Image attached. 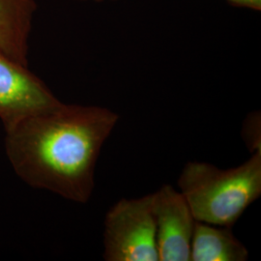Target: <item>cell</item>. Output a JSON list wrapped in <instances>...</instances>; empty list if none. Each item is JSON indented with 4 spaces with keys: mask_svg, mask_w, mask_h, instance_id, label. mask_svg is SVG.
Here are the masks:
<instances>
[{
    "mask_svg": "<svg viewBox=\"0 0 261 261\" xmlns=\"http://www.w3.org/2000/svg\"><path fill=\"white\" fill-rule=\"evenodd\" d=\"M118 121L107 108L59 102L5 130L6 155L28 186L84 204L93 194L100 153Z\"/></svg>",
    "mask_w": 261,
    "mask_h": 261,
    "instance_id": "obj_1",
    "label": "cell"
},
{
    "mask_svg": "<svg viewBox=\"0 0 261 261\" xmlns=\"http://www.w3.org/2000/svg\"><path fill=\"white\" fill-rule=\"evenodd\" d=\"M198 222L232 227L261 196V152L235 168L222 169L204 162H188L178 179Z\"/></svg>",
    "mask_w": 261,
    "mask_h": 261,
    "instance_id": "obj_2",
    "label": "cell"
},
{
    "mask_svg": "<svg viewBox=\"0 0 261 261\" xmlns=\"http://www.w3.org/2000/svg\"><path fill=\"white\" fill-rule=\"evenodd\" d=\"M103 259L159 261L153 194L122 198L103 221Z\"/></svg>",
    "mask_w": 261,
    "mask_h": 261,
    "instance_id": "obj_3",
    "label": "cell"
},
{
    "mask_svg": "<svg viewBox=\"0 0 261 261\" xmlns=\"http://www.w3.org/2000/svg\"><path fill=\"white\" fill-rule=\"evenodd\" d=\"M60 102L37 75L0 49V120L5 130Z\"/></svg>",
    "mask_w": 261,
    "mask_h": 261,
    "instance_id": "obj_4",
    "label": "cell"
},
{
    "mask_svg": "<svg viewBox=\"0 0 261 261\" xmlns=\"http://www.w3.org/2000/svg\"><path fill=\"white\" fill-rule=\"evenodd\" d=\"M159 261H191L196 219L184 196L168 184L153 193Z\"/></svg>",
    "mask_w": 261,
    "mask_h": 261,
    "instance_id": "obj_5",
    "label": "cell"
},
{
    "mask_svg": "<svg viewBox=\"0 0 261 261\" xmlns=\"http://www.w3.org/2000/svg\"><path fill=\"white\" fill-rule=\"evenodd\" d=\"M35 10L34 0H0V49L22 65Z\"/></svg>",
    "mask_w": 261,
    "mask_h": 261,
    "instance_id": "obj_6",
    "label": "cell"
},
{
    "mask_svg": "<svg viewBox=\"0 0 261 261\" xmlns=\"http://www.w3.org/2000/svg\"><path fill=\"white\" fill-rule=\"evenodd\" d=\"M249 251L231 227L196 221L191 246V261H246Z\"/></svg>",
    "mask_w": 261,
    "mask_h": 261,
    "instance_id": "obj_7",
    "label": "cell"
},
{
    "mask_svg": "<svg viewBox=\"0 0 261 261\" xmlns=\"http://www.w3.org/2000/svg\"><path fill=\"white\" fill-rule=\"evenodd\" d=\"M260 112H253L243 123L242 138L252 153L261 152Z\"/></svg>",
    "mask_w": 261,
    "mask_h": 261,
    "instance_id": "obj_8",
    "label": "cell"
},
{
    "mask_svg": "<svg viewBox=\"0 0 261 261\" xmlns=\"http://www.w3.org/2000/svg\"><path fill=\"white\" fill-rule=\"evenodd\" d=\"M238 7H244L249 9L260 11L261 0H226Z\"/></svg>",
    "mask_w": 261,
    "mask_h": 261,
    "instance_id": "obj_9",
    "label": "cell"
}]
</instances>
